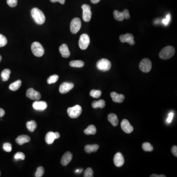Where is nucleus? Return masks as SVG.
<instances>
[{
  "instance_id": "nucleus-1",
  "label": "nucleus",
  "mask_w": 177,
  "mask_h": 177,
  "mask_svg": "<svg viewBox=\"0 0 177 177\" xmlns=\"http://www.w3.org/2000/svg\"><path fill=\"white\" fill-rule=\"evenodd\" d=\"M31 17L37 24L42 25L45 21V17L42 11L39 8H33L31 11Z\"/></svg>"
},
{
  "instance_id": "nucleus-2",
  "label": "nucleus",
  "mask_w": 177,
  "mask_h": 177,
  "mask_svg": "<svg viewBox=\"0 0 177 177\" xmlns=\"http://www.w3.org/2000/svg\"><path fill=\"white\" fill-rule=\"evenodd\" d=\"M175 48L171 46L165 47L160 53V57L162 59H168L172 57L175 54Z\"/></svg>"
},
{
  "instance_id": "nucleus-3",
  "label": "nucleus",
  "mask_w": 177,
  "mask_h": 177,
  "mask_svg": "<svg viewBox=\"0 0 177 177\" xmlns=\"http://www.w3.org/2000/svg\"><path fill=\"white\" fill-rule=\"evenodd\" d=\"M31 51L34 55L36 57H40L43 56L44 53V49L43 46L39 42H34L31 44Z\"/></svg>"
},
{
  "instance_id": "nucleus-4",
  "label": "nucleus",
  "mask_w": 177,
  "mask_h": 177,
  "mask_svg": "<svg viewBox=\"0 0 177 177\" xmlns=\"http://www.w3.org/2000/svg\"><path fill=\"white\" fill-rule=\"evenodd\" d=\"M68 114L69 116L72 119H76L80 116L82 112L81 106L76 105L72 107H69L68 109Z\"/></svg>"
},
{
  "instance_id": "nucleus-5",
  "label": "nucleus",
  "mask_w": 177,
  "mask_h": 177,
  "mask_svg": "<svg viewBox=\"0 0 177 177\" xmlns=\"http://www.w3.org/2000/svg\"><path fill=\"white\" fill-rule=\"evenodd\" d=\"M97 67L99 70L103 71H108L111 68V64L108 60L103 59L98 61Z\"/></svg>"
},
{
  "instance_id": "nucleus-6",
  "label": "nucleus",
  "mask_w": 177,
  "mask_h": 177,
  "mask_svg": "<svg viewBox=\"0 0 177 177\" xmlns=\"http://www.w3.org/2000/svg\"><path fill=\"white\" fill-rule=\"evenodd\" d=\"M81 27V21L79 18H74L70 23V31L72 34H76L78 33Z\"/></svg>"
},
{
  "instance_id": "nucleus-7",
  "label": "nucleus",
  "mask_w": 177,
  "mask_h": 177,
  "mask_svg": "<svg viewBox=\"0 0 177 177\" xmlns=\"http://www.w3.org/2000/svg\"><path fill=\"white\" fill-rule=\"evenodd\" d=\"M151 61L149 59L145 58L142 60L139 65V68L140 70L145 73H148L151 70Z\"/></svg>"
},
{
  "instance_id": "nucleus-8",
  "label": "nucleus",
  "mask_w": 177,
  "mask_h": 177,
  "mask_svg": "<svg viewBox=\"0 0 177 177\" xmlns=\"http://www.w3.org/2000/svg\"><path fill=\"white\" fill-rule=\"evenodd\" d=\"M90 43V37L87 34H82L80 37L79 46L82 50H86Z\"/></svg>"
},
{
  "instance_id": "nucleus-9",
  "label": "nucleus",
  "mask_w": 177,
  "mask_h": 177,
  "mask_svg": "<svg viewBox=\"0 0 177 177\" xmlns=\"http://www.w3.org/2000/svg\"><path fill=\"white\" fill-rule=\"evenodd\" d=\"M83 9V19L85 22H89L92 18V13L91 12V8L89 5L84 4L82 6Z\"/></svg>"
},
{
  "instance_id": "nucleus-10",
  "label": "nucleus",
  "mask_w": 177,
  "mask_h": 177,
  "mask_svg": "<svg viewBox=\"0 0 177 177\" xmlns=\"http://www.w3.org/2000/svg\"><path fill=\"white\" fill-rule=\"evenodd\" d=\"M26 97L32 100H39L41 98V94L39 92L34 90V88H30L26 92Z\"/></svg>"
},
{
  "instance_id": "nucleus-11",
  "label": "nucleus",
  "mask_w": 177,
  "mask_h": 177,
  "mask_svg": "<svg viewBox=\"0 0 177 177\" xmlns=\"http://www.w3.org/2000/svg\"><path fill=\"white\" fill-rule=\"evenodd\" d=\"M74 87V83L64 82V83H62L60 86V92L62 94H65L69 92L70 90H72Z\"/></svg>"
},
{
  "instance_id": "nucleus-12",
  "label": "nucleus",
  "mask_w": 177,
  "mask_h": 177,
  "mask_svg": "<svg viewBox=\"0 0 177 177\" xmlns=\"http://www.w3.org/2000/svg\"><path fill=\"white\" fill-rule=\"evenodd\" d=\"M120 40L122 42H128L132 45H134L135 43L134 41V36L132 34L129 33L120 36Z\"/></svg>"
},
{
  "instance_id": "nucleus-13",
  "label": "nucleus",
  "mask_w": 177,
  "mask_h": 177,
  "mask_svg": "<svg viewBox=\"0 0 177 177\" xmlns=\"http://www.w3.org/2000/svg\"><path fill=\"white\" fill-rule=\"evenodd\" d=\"M122 128V131H124L126 133H131L133 131V127L130 124L128 120L127 119H124L121 122Z\"/></svg>"
},
{
  "instance_id": "nucleus-14",
  "label": "nucleus",
  "mask_w": 177,
  "mask_h": 177,
  "mask_svg": "<svg viewBox=\"0 0 177 177\" xmlns=\"http://www.w3.org/2000/svg\"><path fill=\"white\" fill-rule=\"evenodd\" d=\"M113 160L115 165L118 167L122 166L125 162L124 156L121 153H117L115 154Z\"/></svg>"
},
{
  "instance_id": "nucleus-15",
  "label": "nucleus",
  "mask_w": 177,
  "mask_h": 177,
  "mask_svg": "<svg viewBox=\"0 0 177 177\" xmlns=\"http://www.w3.org/2000/svg\"><path fill=\"white\" fill-rule=\"evenodd\" d=\"M72 154L70 151H67L63 155L61 162L62 165L66 166L71 161L72 159Z\"/></svg>"
},
{
  "instance_id": "nucleus-16",
  "label": "nucleus",
  "mask_w": 177,
  "mask_h": 177,
  "mask_svg": "<svg viewBox=\"0 0 177 177\" xmlns=\"http://www.w3.org/2000/svg\"><path fill=\"white\" fill-rule=\"evenodd\" d=\"M111 97L112 98L113 102L115 103H121L124 102L125 98L124 94H119L115 92L111 93Z\"/></svg>"
},
{
  "instance_id": "nucleus-17",
  "label": "nucleus",
  "mask_w": 177,
  "mask_h": 177,
  "mask_svg": "<svg viewBox=\"0 0 177 177\" xmlns=\"http://www.w3.org/2000/svg\"><path fill=\"white\" fill-rule=\"evenodd\" d=\"M33 107L35 109L38 111H43L45 110L47 107V104L46 102H36L33 103Z\"/></svg>"
},
{
  "instance_id": "nucleus-18",
  "label": "nucleus",
  "mask_w": 177,
  "mask_h": 177,
  "mask_svg": "<svg viewBox=\"0 0 177 177\" xmlns=\"http://www.w3.org/2000/svg\"><path fill=\"white\" fill-rule=\"evenodd\" d=\"M59 51L60 53L62 54L63 57L66 58L69 57L70 56V51H69L68 46L66 44H62V45L60 47Z\"/></svg>"
},
{
  "instance_id": "nucleus-19",
  "label": "nucleus",
  "mask_w": 177,
  "mask_h": 177,
  "mask_svg": "<svg viewBox=\"0 0 177 177\" xmlns=\"http://www.w3.org/2000/svg\"><path fill=\"white\" fill-rule=\"evenodd\" d=\"M30 141L31 138L27 135H20L16 139V142L20 145L29 142Z\"/></svg>"
},
{
  "instance_id": "nucleus-20",
  "label": "nucleus",
  "mask_w": 177,
  "mask_h": 177,
  "mask_svg": "<svg viewBox=\"0 0 177 177\" xmlns=\"http://www.w3.org/2000/svg\"><path fill=\"white\" fill-rule=\"evenodd\" d=\"M107 118H108L109 122L112 124V126L114 127L118 126L119 124V120H118V117L116 115L113 113H111L108 115Z\"/></svg>"
},
{
  "instance_id": "nucleus-21",
  "label": "nucleus",
  "mask_w": 177,
  "mask_h": 177,
  "mask_svg": "<svg viewBox=\"0 0 177 177\" xmlns=\"http://www.w3.org/2000/svg\"><path fill=\"white\" fill-rule=\"evenodd\" d=\"M55 139H56V137L55 132H48L45 137L46 142L48 144H52Z\"/></svg>"
},
{
  "instance_id": "nucleus-22",
  "label": "nucleus",
  "mask_w": 177,
  "mask_h": 177,
  "mask_svg": "<svg viewBox=\"0 0 177 177\" xmlns=\"http://www.w3.org/2000/svg\"><path fill=\"white\" fill-rule=\"evenodd\" d=\"M99 149V146L97 144L87 145L84 148L85 151L87 153L91 154L93 152H96Z\"/></svg>"
},
{
  "instance_id": "nucleus-23",
  "label": "nucleus",
  "mask_w": 177,
  "mask_h": 177,
  "mask_svg": "<svg viewBox=\"0 0 177 177\" xmlns=\"http://www.w3.org/2000/svg\"><path fill=\"white\" fill-rule=\"evenodd\" d=\"M105 106V102L103 99H100L98 101H94L92 103V106L93 108H103Z\"/></svg>"
},
{
  "instance_id": "nucleus-24",
  "label": "nucleus",
  "mask_w": 177,
  "mask_h": 177,
  "mask_svg": "<svg viewBox=\"0 0 177 177\" xmlns=\"http://www.w3.org/2000/svg\"><path fill=\"white\" fill-rule=\"evenodd\" d=\"M84 132L86 135H94L97 132V128L94 125H90L84 130Z\"/></svg>"
},
{
  "instance_id": "nucleus-25",
  "label": "nucleus",
  "mask_w": 177,
  "mask_h": 177,
  "mask_svg": "<svg viewBox=\"0 0 177 177\" xmlns=\"http://www.w3.org/2000/svg\"><path fill=\"white\" fill-rule=\"evenodd\" d=\"M21 84H22L21 81L20 80H18L9 85V89L11 91H17L21 87Z\"/></svg>"
},
{
  "instance_id": "nucleus-26",
  "label": "nucleus",
  "mask_w": 177,
  "mask_h": 177,
  "mask_svg": "<svg viewBox=\"0 0 177 177\" xmlns=\"http://www.w3.org/2000/svg\"><path fill=\"white\" fill-rule=\"evenodd\" d=\"M26 127L30 132H34L37 127V124L35 121L31 120V121L28 122L26 123Z\"/></svg>"
},
{
  "instance_id": "nucleus-27",
  "label": "nucleus",
  "mask_w": 177,
  "mask_h": 177,
  "mask_svg": "<svg viewBox=\"0 0 177 177\" xmlns=\"http://www.w3.org/2000/svg\"><path fill=\"white\" fill-rule=\"evenodd\" d=\"M11 74V70L9 69H5L1 73V77L3 81H7L9 79L10 74Z\"/></svg>"
},
{
  "instance_id": "nucleus-28",
  "label": "nucleus",
  "mask_w": 177,
  "mask_h": 177,
  "mask_svg": "<svg viewBox=\"0 0 177 177\" xmlns=\"http://www.w3.org/2000/svg\"><path fill=\"white\" fill-rule=\"evenodd\" d=\"M84 62L80 60H76V61H72L69 63V65L71 67L74 68H82L84 65Z\"/></svg>"
},
{
  "instance_id": "nucleus-29",
  "label": "nucleus",
  "mask_w": 177,
  "mask_h": 177,
  "mask_svg": "<svg viewBox=\"0 0 177 177\" xmlns=\"http://www.w3.org/2000/svg\"><path fill=\"white\" fill-rule=\"evenodd\" d=\"M114 14V17L116 20L117 21H122L124 20V14L122 13V12H120L118 11H115L113 12Z\"/></svg>"
},
{
  "instance_id": "nucleus-30",
  "label": "nucleus",
  "mask_w": 177,
  "mask_h": 177,
  "mask_svg": "<svg viewBox=\"0 0 177 177\" xmlns=\"http://www.w3.org/2000/svg\"><path fill=\"white\" fill-rule=\"evenodd\" d=\"M143 149L146 151H151L154 150L153 146L150 143L145 142L142 144Z\"/></svg>"
},
{
  "instance_id": "nucleus-31",
  "label": "nucleus",
  "mask_w": 177,
  "mask_h": 177,
  "mask_svg": "<svg viewBox=\"0 0 177 177\" xmlns=\"http://www.w3.org/2000/svg\"><path fill=\"white\" fill-rule=\"evenodd\" d=\"M90 96L95 98H98L102 95V92L100 90H92L90 92Z\"/></svg>"
},
{
  "instance_id": "nucleus-32",
  "label": "nucleus",
  "mask_w": 177,
  "mask_h": 177,
  "mask_svg": "<svg viewBox=\"0 0 177 177\" xmlns=\"http://www.w3.org/2000/svg\"><path fill=\"white\" fill-rule=\"evenodd\" d=\"M59 79V76L55 74L50 76V77L47 79V83L49 84H53L56 83Z\"/></svg>"
},
{
  "instance_id": "nucleus-33",
  "label": "nucleus",
  "mask_w": 177,
  "mask_h": 177,
  "mask_svg": "<svg viewBox=\"0 0 177 177\" xmlns=\"http://www.w3.org/2000/svg\"><path fill=\"white\" fill-rule=\"evenodd\" d=\"M44 173V169L43 167L40 166L37 168L35 174L36 177H41Z\"/></svg>"
},
{
  "instance_id": "nucleus-34",
  "label": "nucleus",
  "mask_w": 177,
  "mask_h": 177,
  "mask_svg": "<svg viewBox=\"0 0 177 177\" xmlns=\"http://www.w3.org/2000/svg\"><path fill=\"white\" fill-rule=\"evenodd\" d=\"M7 43V39L4 36L0 34V47L5 46Z\"/></svg>"
},
{
  "instance_id": "nucleus-35",
  "label": "nucleus",
  "mask_w": 177,
  "mask_h": 177,
  "mask_svg": "<svg viewBox=\"0 0 177 177\" xmlns=\"http://www.w3.org/2000/svg\"><path fill=\"white\" fill-rule=\"evenodd\" d=\"M93 170L90 167L88 168L86 170H85L84 172V177H93Z\"/></svg>"
},
{
  "instance_id": "nucleus-36",
  "label": "nucleus",
  "mask_w": 177,
  "mask_h": 177,
  "mask_svg": "<svg viewBox=\"0 0 177 177\" xmlns=\"http://www.w3.org/2000/svg\"><path fill=\"white\" fill-rule=\"evenodd\" d=\"M14 158L16 160H24L25 159V155L22 152H18L14 155Z\"/></svg>"
},
{
  "instance_id": "nucleus-37",
  "label": "nucleus",
  "mask_w": 177,
  "mask_h": 177,
  "mask_svg": "<svg viewBox=\"0 0 177 177\" xmlns=\"http://www.w3.org/2000/svg\"><path fill=\"white\" fill-rule=\"evenodd\" d=\"M3 149L6 152H11L12 150V145L9 143H6L3 145Z\"/></svg>"
},
{
  "instance_id": "nucleus-38",
  "label": "nucleus",
  "mask_w": 177,
  "mask_h": 177,
  "mask_svg": "<svg viewBox=\"0 0 177 177\" xmlns=\"http://www.w3.org/2000/svg\"><path fill=\"white\" fill-rule=\"evenodd\" d=\"M7 5L11 7H15L17 5V0H7Z\"/></svg>"
},
{
  "instance_id": "nucleus-39",
  "label": "nucleus",
  "mask_w": 177,
  "mask_h": 177,
  "mask_svg": "<svg viewBox=\"0 0 177 177\" xmlns=\"http://www.w3.org/2000/svg\"><path fill=\"white\" fill-rule=\"evenodd\" d=\"M170 20H171V15H170V14H168L166 15L165 18L163 19V20H162V23H163L164 25L167 26V25H168V24H169Z\"/></svg>"
},
{
  "instance_id": "nucleus-40",
  "label": "nucleus",
  "mask_w": 177,
  "mask_h": 177,
  "mask_svg": "<svg viewBox=\"0 0 177 177\" xmlns=\"http://www.w3.org/2000/svg\"><path fill=\"white\" fill-rule=\"evenodd\" d=\"M174 115V114L173 112H170V113H169V114L168 115V118H167L166 120L168 124L171 123L173 119Z\"/></svg>"
},
{
  "instance_id": "nucleus-41",
  "label": "nucleus",
  "mask_w": 177,
  "mask_h": 177,
  "mask_svg": "<svg viewBox=\"0 0 177 177\" xmlns=\"http://www.w3.org/2000/svg\"><path fill=\"white\" fill-rule=\"evenodd\" d=\"M122 13L124 14V18L126 19H128L130 18V14H129V11L127 9H126L122 12Z\"/></svg>"
},
{
  "instance_id": "nucleus-42",
  "label": "nucleus",
  "mask_w": 177,
  "mask_h": 177,
  "mask_svg": "<svg viewBox=\"0 0 177 177\" xmlns=\"http://www.w3.org/2000/svg\"><path fill=\"white\" fill-rule=\"evenodd\" d=\"M171 151L174 156L177 157V146H173L171 149Z\"/></svg>"
},
{
  "instance_id": "nucleus-43",
  "label": "nucleus",
  "mask_w": 177,
  "mask_h": 177,
  "mask_svg": "<svg viewBox=\"0 0 177 177\" xmlns=\"http://www.w3.org/2000/svg\"><path fill=\"white\" fill-rule=\"evenodd\" d=\"M51 2H53V3H54V2H59L60 3V4H62V5H64L65 3V0H50Z\"/></svg>"
},
{
  "instance_id": "nucleus-44",
  "label": "nucleus",
  "mask_w": 177,
  "mask_h": 177,
  "mask_svg": "<svg viewBox=\"0 0 177 177\" xmlns=\"http://www.w3.org/2000/svg\"><path fill=\"white\" fill-rule=\"evenodd\" d=\"M5 114V111L2 108H0V118L4 116Z\"/></svg>"
},
{
  "instance_id": "nucleus-45",
  "label": "nucleus",
  "mask_w": 177,
  "mask_h": 177,
  "mask_svg": "<svg viewBox=\"0 0 177 177\" xmlns=\"http://www.w3.org/2000/svg\"><path fill=\"white\" fill-rule=\"evenodd\" d=\"M151 177H166V176L164 175H157L156 174H153L151 175Z\"/></svg>"
},
{
  "instance_id": "nucleus-46",
  "label": "nucleus",
  "mask_w": 177,
  "mask_h": 177,
  "mask_svg": "<svg viewBox=\"0 0 177 177\" xmlns=\"http://www.w3.org/2000/svg\"><path fill=\"white\" fill-rule=\"evenodd\" d=\"M100 0H91V2H92L93 4H98V2H99Z\"/></svg>"
},
{
  "instance_id": "nucleus-47",
  "label": "nucleus",
  "mask_w": 177,
  "mask_h": 177,
  "mask_svg": "<svg viewBox=\"0 0 177 177\" xmlns=\"http://www.w3.org/2000/svg\"><path fill=\"white\" fill-rule=\"evenodd\" d=\"M55 135H56V139L59 138L60 135L59 133L56 132H55Z\"/></svg>"
},
{
  "instance_id": "nucleus-48",
  "label": "nucleus",
  "mask_w": 177,
  "mask_h": 177,
  "mask_svg": "<svg viewBox=\"0 0 177 177\" xmlns=\"http://www.w3.org/2000/svg\"><path fill=\"white\" fill-rule=\"evenodd\" d=\"M2 59V56L0 55V62H1V61Z\"/></svg>"
},
{
  "instance_id": "nucleus-49",
  "label": "nucleus",
  "mask_w": 177,
  "mask_h": 177,
  "mask_svg": "<svg viewBox=\"0 0 177 177\" xmlns=\"http://www.w3.org/2000/svg\"><path fill=\"white\" fill-rule=\"evenodd\" d=\"M1 172H0V176H1Z\"/></svg>"
}]
</instances>
